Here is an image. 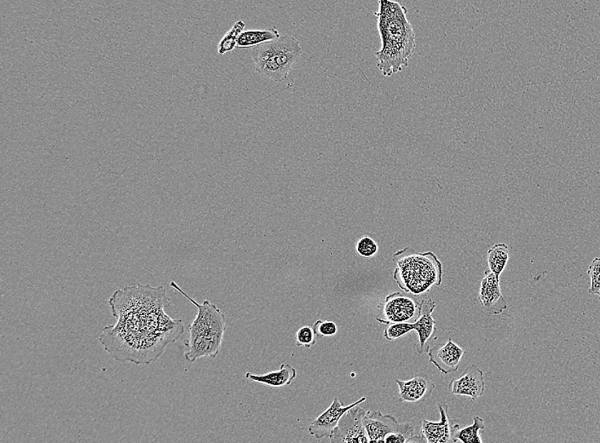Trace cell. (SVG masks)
<instances>
[{"label":"cell","mask_w":600,"mask_h":443,"mask_svg":"<svg viewBox=\"0 0 600 443\" xmlns=\"http://www.w3.org/2000/svg\"><path fill=\"white\" fill-rule=\"evenodd\" d=\"M316 335V338L321 339L324 337L334 336L337 334L338 327L333 322L317 321L312 326Z\"/></svg>","instance_id":"25"},{"label":"cell","mask_w":600,"mask_h":443,"mask_svg":"<svg viewBox=\"0 0 600 443\" xmlns=\"http://www.w3.org/2000/svg\"><path fill=\"white\" fill-rule=\"evenodd\" d=\"M588 274L591 278L589 294L600 296V258H595L592 261Z\"/></svg>","instance_id":"22"},{"label":"cell","mask_w":600,"mask_h":443,"mask_svg":"<svg viewBox=\"0 0 600 443\" xmlns=\"http://www.w3.org/2000/svg\"><path fill=\"white\" fill-rule=\"evenodd\" d=\"M449 387L453 395L470 397L475 401L484 393V372L476 365L467 367L459 378L450 381Z\"/></svg>","instance_id":"9"},{"label":"cell","mask_w":600,"mask_h":443,"mask_svg":"<svg viewBox=\"0 0 600 443\" xmlns=\"http://www.w3.org/2000/svg\"><path fill=\"white\" fill-rule=\"evenodd\" d=\"M399 388V401L401 402L420 403L429 398L435 389L426 373H419L409 380H396Z\"/></svg>","instance_id":"13"},{"label":"cell","mask_w":600,"mask_h":443,"mask_svg":"<svg viewBox=\"0 0 600 443\" xmlns=\"http://www.w3.org/2000/svg\"><path fill=\"white\" fill-rule=\"evenodd\" d=\"M436 307L434 300L431 299H422L420 304V314L416 322L413 323L414 331L417 332L418 344L416 345L419 354H423L429 351L428 343L435 339L436 334V322L431 317V314Z\"/></svg>","instance_id":"12"},{"label":"cell","mask_w":600,"mask_h":443,"mask_svg":"<svg viewBox=\"0 0 600 443\" xmlns=\"http://www.w3.org/2000/svg\"><path fill=\"white\" fill-rule=\"evenodd\" d=\"M479 301L485 312L492 314H500L507 308V303L501 294L500 279L491 272H485V277L481 282Z\"/></svg>","instance_id":"14"},{"label":"cell","mask_w":600,"mask_h":443,"mask_svg":"<svg viewBox=\"0 0 600 443\" xmlns=\"http://www.w3.org/2000/svg\"><path fill=\"white\" fill-rule=\"evenodd\" d=\"M420 304L411 294L394 292L386 297L382 305L383 319L377 317V321L386 325L416 322L420 314Z\"/></svg>","instance_id":"5"},{"label":"cell","mask_w":600,"mask_h":443,"mask_svg":"<svg viewBox=\"0 0 600 443\" xmlns=\"http://www.w3.org/2000/svg\"><path fill=\"white\" fill-rule=\"evenodd\" d=\"M407 9L399 2L379 0L378 30L382 46L376 52L378 68L385 76L407 66L416 50V34L407 19Z\"/></svg>","instance_id":"1"},{"label":"cell","mask_w":600,"mask_h":443,"mask_svg":"<svg viewBox=\"0 0 600 443\" xmlns=\"http://www.w3.org/2000/svg\"><path fill=\"white\" fill-rule=\"evenodd\" d=\"M509 259V248L504 243H498L488 251L487 263L489 272L500 279L503 270Z\"/></svg>","instance_id":"17"},{"label":"cell","mask_w":600,"mask_h":443,"mask_svg":"<svg viewBox=\"0 0 600 443\" xmlns=\"http://www.w3.org/2000/svg\"><path fill=\"white\" fill-rule=\"evenodd\" d=\"M411 331H414L413 323H399L389 325L384 332V337L387 340L394 341L403 338Z\"/></svg>","instance_id":"20"},{"label":"cell","mask_w":600,"mask_h":443,"mask_svg":"<svg viewBox=\"0 0 600 443\" xmlns=\"http://www.w3.org/2000/svg\"><path fill=\"white\" fill-rule=\"evenodd\" d=\"M246 24L244 21H237L231 30L225 34L224 36L219 41L218 53L219 55H224L225 53L232 51L237 47V41L240 35L244 32Z\"/></svg>","instance_id":"19"},{"label":"cell","mask_w":600,"mask_h":443,"mask_svg":"<svg viewBox=\"0 0 600 443\" xmlns=\"http://www.w3.org/2000/svg\"><path fill=\"white\" fill-rule=\"evenodd\" d=\"M363 422L369 443H385L388 434L399 431L404 425L394 415L383 414L381 411H368Z\"/></svg>","instance_id":"11"},{"label":"cell","mask_w":600,"mask_h":443,"mask_svg":"<svg viewBox=\"0 0 600 443\" xmlns=\"http://www.w3.org/2000/svg\"><path fill=\"white\" fill-rule=\"evenodd\" d=\"M392 260L396 264L394 280L401 290L413 296L429 292L442 284L443 266L434 252L419 254L413 247L396 252Z\"/></svg>","instance_id":"3"},{"label":"cell","mask_w":600,"mask_h":443,"mask_svg":"<svg viewBox=\"0 0 600 443\" xmlns=\"http://www.w3.org/2000/svg\"><path fill=\"white\" fill-rule=\"evenodd\" d=\"M378 245L372 238L364 237L356 244V250L357 254L364 258H371L377 254Z\"/></svg>","instance_id":"24"},{"label":"cell","mask_w":600,"mask_h":443,"mask_svg":"<svg viewBox=\"0 0 600 443\" xmlns=\"http://www.w3.org/2000/svg\"><path fill=\"white\" fill-rule=\"evenodd\" d=\"M414 428L411 423L405 422L404 427L398 432L388 434L385 443H405L414 436Z\"/></svg>","instance_id":"21"},{"label":"cell","mask_w":600,"mask_h":443,"mask_svg":"<svg viewBox=\"0 0 600 443\" xmlns=\"http://www.w3.org/2000/svg\"><path fill=\"white\" fill-rule=\"evenodd\" d=\"M599 300H600V296H599Z\"/></svg>","instance_id":"27"},{"label":"cell","mask_w":600,"mask_h":443,"mask_svg":"<svg viewBox=\"0 0 600 443\" xmlns=\"http://www.w3.org/2000/svg\"><path fill=\"white\" fill-rule=\"evenodd\" d=\"M281 35L276 28L267 30H248L242 33L237 41L236 48H251L276 41Z\"/></svg>","instance_id":"16"},{"label":"cell","mask_w":600,"mask_h":443,"mask_svg":"<svg viewBox=\"0 0 600 443\" xmlns=\"http://www.w3.org/2000/svg\"><path fill=\"white\" fill-rule=\"evenodd\" d=\"M296 345L298 347L311 348L316 343V335L311 327H303L296 334Z\"/></svg>","instance_id":"23"},{"label":"cell","mask_w":600,"mask_h":443,"mask_svg":"<svg viewBox=\"0 0 600 443\" xmlns=\"http://www.w3.org/2000/svg\"><path fill=\"white\" fill-rule=\"evenodd\" d=\"M474 422L469 427L459 429L456 440L461 443H484L481 432L485 429L484 421L479 416H474Z\"/></svg>","instance_id":"18"},{"label":"cell","mask_w":600,"mask_h":443,"mask_svg":"<svg viewBox=\"0 0 600 443\" xmlns=\"http://www.w3.org/2000/svg\"><path fill=\"white\" fill-rule=\"evenodd\" d=\"M366 400H367V398L361 397L359 401L352 403L349 406H343L339 397H334L332 404L330 405L329 409L324 413L320 414L319 417L313 420L311 424L309 425V433L317 440H321L325 437L329 438L334 429L338 427L339 421H341L343 416L348 411L352 409L353 407L359 406Z\"/></svg>","instance_id":"8"},{"label":"cell","mask_w":600,"mask_h":443,"mask_svg":"<svg viewBox=\"0 0 600 443\" xmlns=\"http://www.w3.org/2000/svg\"><path fill=\"white\" fill-rule=\"evenodd\" d=\"M171 287L198 309L195 320L189 326V337L186 343L189 351L184 354L185 359L189 362H195L201 358H215L221 349L226 330L224 313L209 300H205L201 304H198L174 282H171Z\"/></svg>","instance_id":"2"},{"label":"cell","mask_w":600,"mask_h":443,"mask_svg":"<svg viewBox=\"0 0 600 443\" xmlns=\"http://www.w3.org/2000/svg\"><path fill=\"white\" fill-rule=\"evenodd\" d=\"M255 71L263 77L277 83L288 81L291 69L302 55L300 43L294 35L286 34L276 39L251 49Z\"/></svg>","instance_id":"4"},{"label":"cell","mask_w":600,"mask_h":443,"mask_svg":"<svg viewBox=\"0 0 600 443\" xmlns=\"http://www.w3.org/2000/svg\"><path fill=\"white\" fill-rule=\"evenodd\" d=\"M465 353V349L459 347L452 339H449L444 344L435 345L427 352L431 364L445 375L454 373L459 369Z\"/></svg>","instance_id":"10"},{"label":"cell","mask_w":600,"mask_h":443,"mask_svg":"<svg viewBox=\"0 0 600 443\" xmlns=\"http://www.w3.org/2000/svg\"><path fill=\"white\" fill-rule=\"evenodd\" d=\"M297 371L292 366L282 363L280 369L263 374L246 373V378L255 383L266 385L271 388L289 387L296 379Z\"/></svg>","instance_id":"15"},{"label":"cell","mask_w":600,"mask_h":443,"mask_svg":"<svg viewBox=\"0 0 600 443\" xmlns=\"http://www.w3.org/2000/svg\"><path fill=\"white\" fill-rule=\"evenodd\" d=\"M405 443H428L424 437L413 436Z\"/></svg>","instance_id":"26"},{"label":"cell","mask_w":600,"mask_h":443,"mask_svg":"<svg viewBox=\"0 0 600 443\" xmlns=\"http://www.w3.org/2000/svg\"><path fill=\"white\" fill-rule=\"evenodd\" d=\"M368 411L356 406L343 416L329 437L331 443H369L363 419Z\"/></svg>","instance_id":"6"},{"label":"cell","mask_w":600,"mask_h":443,"mask_svg":"<svg viewBox=\"0 0 600 443\" xmlns=\"http://www.w3.org/2000/svg\"><path fill=\"white\" fill-rule=\"evenodd\" d=\"M438 409L440 414L439 422L423 419L421 423V436L428 443H456V432L460 427L450 419L447 404L439 402Z\"/></svg>","instance_id":"7"}]
</instances>
